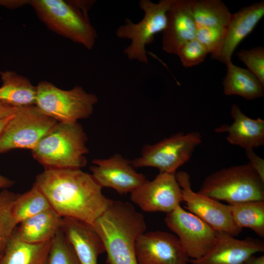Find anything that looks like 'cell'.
<instances>
[{
	"mask_svg": "<svg viewBox=\"0 0 264 264\" xmlns=\"http://www.w3.org/2000/svg\"><path fill=\"white\" fill-rule=\"evenodd\" d=\"M180 186L182 199L189 212L195 215L217 231L238 236L242 229L237 227L233 220L228 205L206 195L194 192L191 188L190 177L184 171L176 173Z\"/></svg>",
	"mask_w": 264,
	"mask_h": 264,
	"instance_id": "obj_11",
	"label": "cell"
},
{
	"mask_svg": "<svg viewBox=\"0 0 264 264\" xmlns=\"http://www.w3.org/2000/svg\"><path fill=\"white\" fill-rule=\"evenodd\" d=\"M135 251L138 264H188L189 258L174 234L155 231L137 239Z\"/></svg>",
	"mask_w": 264,
	"mask_h": 264,
	"instance_id": "obj_13",
	"label": "cell"
},
{
	"mask_svg": "<svg viewBox=\"0 0 264 264\" xmlns=\"http://www.w3.org/2000/svg\"><path fill=\"white\" fill-rule=\"evenodd\" d=\"M264 251V241L252 238L239 240L230 234L216 231V240L212 248L191 264H243L251 256Z\"/></svg>",
	"mask_w": 264,
	"mask_h": 264,
	"instance_id": "obj_15",
	"label": "cell"
},
{
	"mask_svg": "<svg viewBox=\"0 0 264 264\" xmlns=\"http://www.w3.org/2000/svg\"><path fill=\"white\" fill-rule=\"evenodd\" d=\"M208 54L204 46L195 39L188 41L179 49L177 55L186 67L202 63Z\"/></svg>",
	"mask_w": 264,
	"mask_h": 264,
	"instance_id": "obj_31",
	"label": "cell"
},
{
	"mask_svg": "<svg viewBox=\"0 0 264 264\" xmlns=\"http://www.w3.org/2000/svg\"><path fill=\"white\" fill-rule=\"evenodd\" d=\"M165 222L178 238L190 259H198L212 248L216 240V231L180 205L167 213Z\"/></svg>",
	"mask_w": 264,
	"mask_h": 264,
	"instance_id": "obj_10",
	"label": "cell"
},
{
	"mask_svg": "<svg viewBox=\"0 0 264 264\" xmlns=\"http://www.w3.org/2000/svg\"><path fill=\"white\" fill-rule=\"evenodd\" d=\"M37 88L35 106L44 114L58 122H76L88 117L97 103V96L79 86L70 90L62 89L47 81Z\"/></svg>",
	"mask_w": 264,
	"mask_h": 264,
	"instance_id": "obj_6",
	"label": "cell"
},
{
	"mask_svg": "<svg viewBox=\"0 0 264 264\" xmlns=\"http://www.w3.org/2000/svg\"><path fill=\"white\" fill-rule=\"evenodd\" d=\"M61 228L80 264H97L104 245L93 226L78 220L62 218Z\"/></svg>",
	"mask_w": 264,
	"mask_h": 264,
	"instance_id": "obj_18",
	"label": "cell"
},
{
	"mask_svg": "<svg viewBox=\"0 0 264 264\" xmlns=\"http://www.w3.org/2000/svg\"><path fill=\"white\" fill-rule=\"evenodd\" d=\"M197 29L190 0H175L167 13V24L162 32V49L177 55L183 44L196 38Z\"/></svg>",
	"mask_w": 264,
	"mask_h": 264,
	"instance_id": "obj_16",
	"label": "cell"
},
{
	"mask_svg": "<svg viewBox=\"0 0 264 264\" xmlns=\"http://www.w3.org/2000/svg\"><path fill=\"white\" fill-rule=\"evenodd\" d=\"M174 1L161 0L154 3L150 0H140L139 6L144 13L142 20L135 23L126 19L125 23L117 28L116 35L119 38L131 41L123 51L129 59L148 64L146 46L154 41L156 34L166 28L167 13Z\"/></svg>",
	"mask_w": 264,
	"mask_h": 264,
	"instance_id": "obj_7",
	"label": "cell"
},
{
	"mask_svg": "<svg viewBox=\"0 0 264 264\" xmlns=\"http://www.w3.org/2000/svg\"><path fill=\"white\" fill-rule=\"evenodd\" d=\"M191 9L197 27H226L232 14L220 0H190Z\"/></svg>",
	"mask_w": 264,
	"mask_h": 264,
	"instance_id": "obj_24",
	"label": "cell"
},
{
	"mask_svg": "<svg viewBox=\"0 0 264 264\" xmlns=\"http://www.w3.org/2000/svg\"><path fill=\"white\" fill-rule=\"evenodd\" d=\"M2 85L0 101L16 108L36 105L37 88L27 78L15 71L0 72Z\"/></svg>",
	"mask_w": 264,
	"mask_h": 264,
	"instance_id": "obj_22",
	"label": "cell"
},
{
	"mask_svg": "<svg viewBox=\"0 0 264 264\" xmlns=\"http://www.w3.org/2000/svg\"><path fill=\"white\" fill-rule=\"evenodd\" d=\"M90 167L91 175L102 187L111 188L120 194L131 193L146 181L131 162L120 154L106 159H95Z\"/></svg>",
	"mask_w": 264,
	"mask_h": 264,
	"instance_id": "obj_14",
	"label": "cell"
},
{
	"mask_svg": "<svg viewBox=\"0 0 264 264\" xmlns=\"http://www.w3.org/2000/svg\"><path fill=\"white\" fill-rule=\"evenodd\" d=\"M16 109V107L0 101V119L12 116L15 113Z\"/></svg>",
	"mask_w": 264,
	"mask_h": 264,
	"instance_id": "obj_33",
	"label": "cell"
},
{
	"mask_svg": "<svg viewBox=\"0 0 264 264\" xmlns=\"http://www.w3.org/2000/svg\"><path fill=\"white\" fill-rule=\"evenodd\" d=\"M236 225L242 229L248 228L264 238V200L249 201L228 204Z\"/></svg>",
	"mask_w": 264,
	"mask_h": 264,
	"instance_id": "obj_25",
	"label": "cell"
},
{
	"mask_svg": "<svg viewBox=\"0 0 264 264\" xmlns=\"http://www.w3.org/2000/svg\"><path fill=\"white\" fill-rule=\"evenodd\" d=\"M15 229L7 243L0 264H46L52 240L37 243L27 242L18 237Z\"/></svg>",
	"mask_w": 264,
	"mask_h": 264,
	"instance_id": "obj_21",
	"label": "cell"
},
{
	"mask_svg": "<svg viewBox=\"0 0 264 264\" xmlns=\"http://www.w3.org/2000/svg\"><path fill=\"white\" fill-rule=\"evenodd\" d=\"M13 184V181L0 175V189L9 187Z\"/></svg>",
	"mask_w": 264,
	"mask_h": 264,
	"instance_id": "obj_35",
	"label": "cell"
},
{
	"mask_svg": "<svg viewBox=\"0 0 264 264\" xmlns=\"http://www.w3.org/2000/svg\"><path fill=\"white\" fill-rule=\"evenodd\" d=\"M51 208L47 199L34 183L28 191L18 195L12 207L17 225L24 220Z\"/></svg>",
	"mask_w": 264,
	"mask_h": 264,
	"instance_id": "obj_26",
	"label": "cell"
},
{
	"mask_svg": "<svg viewBox=\"0 0 264 264\" xmlns=\"http://www.w3.org/2000/svg\"><path fill=\"white\" fill-rule=\"evenodd\" d=\"M62 220V218L50 208L24 220L15 229L23 241L41 243L53 239L61 228Z\"/></svg>",
	"mask_w": 264,
	"mask_h": 264,
	"instance_id": "obj_20",
	"label": "cell"
},
{
	"mask_svg": "<svg viewBox=\"0 0 264 264\" xmlns=\"http://www.w3.org/2000/svg\"><path fill=\"white\" fill-rule=\"evenodd\" d=\"M57 123L35 105L17 108L0 135V154L14 149L32 150Z\"/></svg>",
	"mask_w": 264,
	"mask_h": 264,
	"instance_id": "obj_9",
	"label": "cell"
},
{
	"mask_svg": "<svg viewBox=\"0 0 264 264\" xmlns=\"http://www.w3.org/2000/svg\"><path fill=\"white\" fill-rule=\"evenodd\" d=\"M92 225L103 243L108 264H138L135 243L146 225L143 214L132 204L112 200Z\"/></svg>",
	"mask_w": 264,
	"mask_h": 264,
	"instance_id": "obj_2",
	"label": "cell"
},
{
	"mask_svg": "<svg viewBox=\"0 0 264 264\" xmlns=\"http://www.w3.org/2000/svg\"><path fill=\"white\" fill-rule=\"evenodd\" d=\"M13 115L10 117L0 119V135L3 130L4 127L7 124L8 122L10 120V119L11 118V117L13 116Z\"/></svg>",
	"mask_w": 264,
	"mask_h": 264,
	"instance_id": "obj_36",
	"label": "cell"
},
{
	"mask_svg": "<svg viewBox=\"0 0 264 264\" xmlns=\"http://www.w3.org/2000/svg\"><path fill=\"white\" fill-rule=\"evenodd\" d=\"M87 141L77 122H58L31 151L45 169H81L87 164Z\"/></svg>",
	"mask_w": 264,
	"mask_h": 264,
	"instance_id": "obj_4",
	"label": "cell"
},
{
	"mask_svg": "<svg viewBox=\"0 0 264 264\" xmlns=\"http://www.w3.org/2000/svg\"><path fill=\"white\" fill-rule=\"evenodd\" d=\"M243 264H264V255L259 256L252 255Z\"/></svg>",
	"mask_w": 264,
	"mask_h": 264,
	"instance_id": "obj_34",
	"label": "cell"
},
{
	"mask_svg": "<svg viewBox=\"0 0 264 264\" xmlns=\"http://www.w3.org/2000/svg\"><path fill=\"white\" fill-rule=\"evenodd\" d=\"M1 256H0V258H1Z\"/></svg>",
	"mask_w": 264,
	"mask_h": 264,
	"instance_id": "obj_37",
	"label": "cell"
},
{
	"mask_svg": "<svg viewBox=\"0 0 264 264\" xmlns=\"http://www.w3.org/2000/svg\"><path fill=\"white\" fill-rule=\"evenodd\" d=\"M237 57L264 85V48L259 46L248 50L242 49L238 52Z\"/></svg>",
	"mask_w": 264,
	"mask_h": 264,
	"instance_id": "obj_30",
	"label": "cell"
},
{
	"mask_svg": "<svg viewBox=\"0 0 264 264\" xmlns=\"http://www.w3.org/2000/svg\"><path fill=\"white\" fill-rule=\"evenodd\" d=\"M34 183L62 218L91 225L112 201L103 194L91 174L79 168L45 169Z\"/></svg>",
	"mask_w": 264,
	"mask_h": 264,
	"instance_id": "obj_1",
	"label": "cell"
},
{
	"mask_svg": "<svg viewBox=\"0 0 264 264\" xmlns=\"http://www.w3.org/2000/svg\"><path fill=\"white\" fill-rule=\"evenodd\" d=\"M233 122L216 128V133H227L226 140L234 145L245 149L258 148L264 145V120L251 118L245 115L236 104L231 107Z\"/></svg>",
	"mask_w": 264,
	"mask_h": 264,
	"instance_id": "obj_19",
	"label": "cell"
},
{
	"mask_svg": "<svg viewBox=\"0 0 264 264\" xmlns=\"http://www.w3.org/2000/svg\"><path fill=\"white\" fill-rule=\"evenodd\" d=\"M253 149H245V154L249 159V163L255 172L264 181V159L257 155Z\"/></svg>",
	"mask_w": 264,
	"mask_h": 264,
	"instance_id": "obj_32",
	"label": "cell"
},
{
	"mask_svg": "<svg viewBox=\"0 0 264 264\" xmlns=\"http://www.w3.org/2000/svg\"><path fill=\"white\" fill-rule=\"evenodd\" d=\"M201 142V135L198 132H178L155 144L145 145L141 156L131 164L135 168L154 167L159 173H176L190 159Z\"/></svg>",
	"mask_w": 264,
	"mask_h": 264,
	"instance_id": "obj_8",
	"label": "cell"
},
{
	"mask_svg": "<svg viewBox=\"0 0 264 264\" xmlns=\"http://www.w3.org/2000/svg\"><path fill=\"white\" fill-rule=\"evenodd\" d=\"M226 27L213 26L198 28L196 39L202 44L211 58L215 59L221 49Z\"/></svg>",
	"mask_w": 264,
	"mask_h": 264,
	"instance_id": "obj_29",
	"label": "cell"
},
{
	"mask_svg": "<svg viewBox=\"0 0 264 264\" xmlns=\"http://www.w3.org/2000/svg\"><path fill=\"white\" fill-rule=\"evenodd\" d=\"M176 173H159L152 180H147L130 193L131 200L145 212H171L183 201Z\"/></svg>",
	"mask_w": 264,
	"mask_h": 264,
	"instance_id": "obj_12",
	"label": "cell"
},
{
	"mask_svg": "<svg viewBox=\"0 0 264 264\" xmlns=\"http://www.w3.org/2000/svg\"><path fill=\"white\" fill-rule=\"evenodd\" d=\"M264 16V0L245 6L234 14L226 27L223 43L215 58L225 65L231 62L234 51Z\"/></svg>",
	"mask_w": 264,
	"mask_h": 264,
	"instance_id": "obj_17",
	"label": "cell"
},
{
	"mask_svg": "<svg viewBox=\"0 0 264 264\" xmlns=\"http://www.w3.org/2000/svg\"><path fill=\"white\" fill-rule=\"evenodd\" d=\"M18 194L7 190L0 192V256L17 227L12 214V207Z\"/></svg>",
	"mask_w": 264,
	"mask_h": 264,
	"instance_id": "obj_27",
	"label": "cell"
},
{
	"mask_svg": "<svg viewBox=\"0 0 264 264\" xmlns=\"http://www.w3.org/2000/svg\"><path fill=\"white\" fill-rule=\"evenodd\" d=\"M46 264H80L62 228L51 240Z\"/></svg>",
	"mask_w": 264,
	"mask_h": 264,
	"instance_id": "obj_28",
	"label": "cell"
},
{
	"mask_svg": "<svg viewBox=\"0 0 264 264\" xmlns=\"http://www.w3.org/2000/svg\"><path fill=\"white\" fill-rule=\"evenodd\" d=\"M29 3L50 30L88 50L93 48L97 35L88 18V1L33 0Z\"/></svg>",
	"mask_w": 264,
	"mask_h": 264,
	"instance_id": "obj_3",
	"label": "cell"
},
{
	"mask_svg": "<svg viewBox=\"0 0 264 264\" xmlns=\"http://www.w3.org/2000/svg\"><path fill=\"white\" fill-rule=\"evenodd\" d=\"M226 66V74L222 82L225 95H238L248 100L263 97L264 85L250 71L232 62Z\"/></svg>",
	"mask_w": 264,
	"mask_h": 264,
	"instance_id": "obj_23",
	"label": "cell"
},
{
	"mask_svg": "<svg viewBox=\"0 0 264 264\" xmlns=\"http://www.w3.org/2000/svg\"><path fill=\"white\" fill-rule=\"evenodd\" d=\"M198 192L228 204L264 200V181L248 162L210 174Z\"/></svg>",
	"mask_w": 264,
	"mask_h": 264,
	"instance_id": "obj_5",
	"label": "cell"
}]
</instances>
